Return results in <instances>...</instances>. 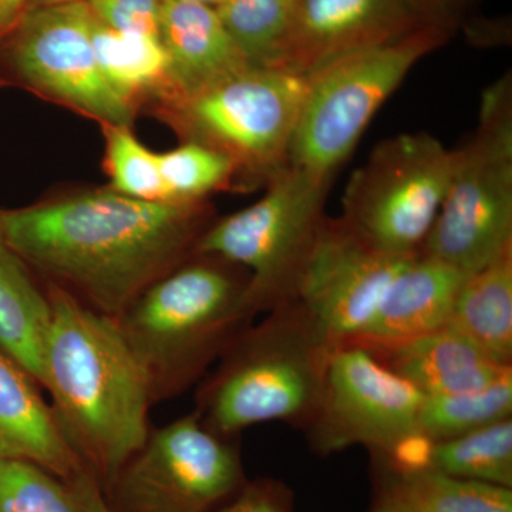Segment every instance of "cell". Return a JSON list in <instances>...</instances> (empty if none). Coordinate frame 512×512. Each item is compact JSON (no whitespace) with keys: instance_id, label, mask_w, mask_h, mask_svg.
I'll return each instance as SVG.
<instances>
[{"instance_id":"obj_1","label":"cell","mask_w":512,"mask_h":512,"mask_svg":"<svg viewBox=\"0 0 512 512\" xmlns=\"http://www.w3.org/2000/svg\"><path fill=\"white\" fill-rule=\"evenodd\" d=\"M202 217L198 204L134 200L111 190L0 210V229L46 284L117 319L195 254L208 228Z\"/></svg>"},{"instance_id":"obj_2","label":"cell","mask_w":512,"mask_h":512,"mask_svg":"<svg viewBox=\"0 0 512 512\" xmlns=\"http://www.w3.org/2000/svg\"><path fill=\"white\" fill-rule=\"evenodd\" d=\"M45 286L50 318L40 386L67 446L104 491L146 441L153 400L116 319Z\"/></svg>"},{"instance_id":"obj_3","label":"cell","mask_w":512,"mask_h":512,"mask_svg":"<svg viewBox=\"0 0 512 512\" xmlns=\"http://www.w3.org/2000/svg\"><path fill=\"white\" fill-rule=\"evenodd\" d=\"M248 286L242 266L195 252L116 319L146 376L153 404L173 400L200 383L255 322Z\"/></svg>"},{"instance_id":"obj_4","label":"cell","mask_w":512,"mask_h":512,"mask_svg":"<svg viewBox=\"0 0 512 512\" xmlns=\"http://www.w3.org/2000/svg\"><path fill=\"white\" fill-rule=\"evenodd\" d=\"M265 315L198 383L194 410L221 436L269 421L305 430L318 413L335 343L298 299Z\"/></svg>"},{"instance_id":"obj_5","label":"cell","mask_w":512,"mask_h":512,"mask_svg":"<svg viewBox=\"0 0 512 512\" xmlns=\"http://www.w3.org/2000/svg\"><path fill=\"white\" fill-rule=\"evenodd\" d=\"M333 177L286 165L244 210L208 225L197 254L220 256L249 274L255 315L296 299L299 279L325 221Z\"/></svg>"},{"instance_id":"obj_6","label":"cell","mask_w":512,"mask_h":512,"mask_svg":"<svg viewBox=\"0 0 512 512\" xmlns=\"http://www.w3.org/2000/svg\"><path fill=\"white\" fill-rule=\"evenodd\" d=\"M450 26L340 56L308 74L288 165L333 177L410 70L448 39Z\"/></svg>"},{"instance_id":"obj_7","label":"cell","mask_w":512,"mask_h":512,"mask_svg":"<svg viewBox=\"0 0 512 512\" xmlns=\"http://www.w3.org/2000/svg\"><path fill=\"white\" fill-rule=\"evenodd\" d=\"M512 245L511 80L484 94L473 137L454 148L446 198L421 252L470 275Z\"/></svg>"},{"instance_id":"obj_8","label":"cell","mask_w":512,"mask_h":512,"mask_svg":"<svg viewBox=\"0 0 512 512\" xmlns=\"http://www.w3.org/2000/svg\"><path fill=\"white\" fill-rule=\"evenodd\" d=\"M453 164L454 150L429 133L387 138L350 177L340 220L377 249L417 254L446 198Z\"/></svg>"},{"instance_id":"obj_9","label":"cell","mask_w":512,"mask_h":512,"mask_svg":"<svg viewBox=\"0 0 512 512\" xmlns=\"http://www.w3.org/2000/svg\"><path fill=\"white\" fill-rule=\"evenodd\" d=\"M237 437L221 436L198 413L151 429L103 491L111 512H214L244 487Z\"/></svg>"},{"instance_id":"obj_10","label":"cell","mask_w":512,"mask_h":512,"mask_svg":"<svg viewBox=\"0 0 512 512\" xmlns=\"http://www.w3.org/2000/svg\"><path fill=\"white\" fill-rule=\"evenodd\" d=\"M306 90L308 74L252 64L180 99L181 114L194 141L269 180L288 165Z\"/></svg>"},{"instance_id":"obj_11","label":"cell","mask_w":512,"mask_h":512,"mask_svg":"<svg viewBox=\"0 0 512 512\" xmlns=\"http://www.w3.org/2000/svg\"><path fill=\"white\" fill-rule=\"evenodd\" d=\"M424 396L359 346H339L330 356L318 413L306 427L320 454L363 446L396 457L423 439L419 414Z\"/></svg>"},{"instance_id":"obj_12","label":"cell","mask_w":512,"mask_h":512,"mask_svg":"<svg viewBox=\"0 0 512 512\" xmlns=\"http://www.w3.org/2000/svg\"><path fill=\"white\" fill-rule=\"evenodd\" d=\"M92 22L86 0L30 9L10 47V64L33 89L107 126H128L133 119L131 101L101 72Z\"/></svg>"},{"instance_id":"obj_13","label":"cell","mask_w":512,"mask_h":512,"mask_svg":"<svg viewBox=\"0 0 512 512\" xmlns=\"http://www.w3.org/2000/svg\"><path fill=\"white\" fill-rule=\"evenodd\" d=\"M417 254L384 252L340 217H326L303 268L296 299L318 319L336 348L349 345L373 318L393 279Z\"/></svg>"},{"instance_id":"obj_14","label":"cell","mask_w":512,"mask_h":512,"mask_svg":"<svg viewBox=\"0 0 512 512\" xmlns=\"http://www.w3.org/2000/svg\"><path fill=\"white\" fill-rule=\"evenodd\" d=\"M431 26H450V15L430 0H293L281 66L309 74Z\"/></svg>"},{"instance_id":"obj_15","label":"cell","mask_w":512,"mask_h":512,"mask_svg":"<svg viewBox=\"0 0 512 512\" xmlns=\"http://www.w3.org/2000/svg\"><path fill=\"white\" fill-rule=\"evenodd\" d=\"M467 276L419 252L393 279L366 328L345 346L377 355L444 328Z\"/></svg>"},{"instance_id":"obj_16","label":"cell","mask_w":512,"mask_h":512,"mask_svg":"<svg viewBox=\"0 0 512 512\" xmlns=\"http://www.w3.org/2000/svg\"><path fill=\"white\" fill-rule=\"evenodd\" d=\"M0 460L28 461L64 481L84 468L64 441L42 387L0 348Z\"/></svg>"},{"instance_id":"obj_17","label":"cell","mask_w":512,"mask_h":512,"mask_svg":"<svg viewBox=\"0 0 512 512\" xmlns=\"http://www.w3.org/2000/svg\"><path fill=\"white\" fill-rule=\"evenodd\" d=\"M160 40L178 99L252 66L212 6L161 0Z\"/></svg>"},{"instance_id":"obj_18","label":"cell","mask_w":512,"mask_h":512,"mask_svg":"<svg viewBox=\"0 0 512 512\" xmlns=\"http://www.w3.org/2000/svg\"><path fill=\"white\" fill-rule=\"evenodd\" d=\"M373 356L426 397L474 392L512 375V366L488 356L450 323Z\"/></svg>"},{"instance_id":"obj_19","label":"cell","mask_w":512,"mask_h":512,"mask_svg":"<svg viewBox=\"0 0 512 512\" xmlns=\"http://www.w3.org/2000/svg\"><path fill=\"white\" fill-rule=\"evenodd\" d=\"M370 512H512V490L427 467L393 466L380 480Z\"/></svg>"},{"instance_id":"obj_20","label":"cell","mask_w":512,"mask_h":512,"mask_svg":"<svg viewBox=\"0 0 512 512\" xmlns=\"http://www.w3.org/2000/svg\"><path fill=\"white\" fill-rule=\"evenodd\" d=\"M49 318L46 286L37 284L35 272L10 247L0 229V348L15 357L39 384Z\"/></svg>"},{"instance_id":"obj_21","label":"cell","mask_w":512,"mask_h":512,"mask_svg":"<svg viewBox=\"0 0 512 512\" xmlns=\"http://www.w3.org/2000/svg\"><path fill=\"white\" fill-rule=\"evenodd\" d=\"M448 323L488 356L512 366V245L467 276Z\"/></svg>"},{"instance_id":"obj_22","label":"cell","mask_w":512,"mask_h":512,"mask_svg":"<svg viewBox=\"0 0 512 512\" xmlns=\"http://www.w3.org/2000/svg\"><path fill=\"white\" fill-rule=\"evenodd\" d=\"M421 467L512 490V419L430 443Z\"/></svg>"},{"instance_id":"obj_23","label":"cell","mask_w":512,"mask_h":512,"mask_svg":"<svg viewBox=\"0 0 512 512\" xmlns=\"http://www.w3.org/2000/svg\"><path fill=\"white\" fill-rule=\"evenodd\" d=\"M92 40L101 72L124 99L131 101L144 87L167 80V53L160 37L120 32L93 16Z\"/></svg>"},{"instance_id":"obj_24","label":"cell","mask_w":512,"mask_h":512,"mask_svg":"<svg viewBox=\"0 0 512 512\" xmlns=\"http://www.w3.org/2000/svg\"><path fill=\"white\" fill-rule=\"evenodd\" d=\"M512 414V375L474 392L424 396L420 436L439 443L464 436Z\"/></svg>"},{"instance_id":"obj_25","label":"cell","mask_w":512,"mask_h":512,"mask_svg":"<svg viewBox=\"0 0 512 512\" xmlns=\"http://www.w3.org/2000/svg\"><path fill=\"white\" fill-rule=\"evenodd\" d=\"M293 0H222L218 15L242 55L254 66H281Z\"/></svg>"},{"instance_id":"obj_26","label":"cell","mask_w":512,"mask_h":512,"mask_svg":"<svg viewBox=\"0 0 512 512\" xmlns=\"http://www.w3.org/2000/svg\"><path fill=\"white\" fill-rule=\"evenodd\" d=\"M158 161L171 200L180 204H197L224 187L238 170L227 154L198 141L158 154Z\"/></svg>"},{"instance_id":"obj_27","label":"cell","mask_w":512,"mask_h":512,"mask_svg":"<svg viewBox=\"0 0 512 512\" xmlns=\"http://www.w3.org/2000/svg\"><path fill=\"white\" fill-rule=\"evenodd\" d=\"M0 512H84L69 481L28 461L0 460Z\"/></svg>"},{"instance_id":"obj_28","label":"cell","mask_w":512,"mask_h":512,"mask_svg":"<svg viewBox=\"0 0 512 512\" xmlns=\"http://www.w3.org/2000/svg\"><path fill=\"white\" fill-rule=\"evenodd\" d=\"M106 165L113 191L134 200L174 202L158 154L138 141L128 126H107Z\"/></svg>"},{"instance_id":"obj_29","label":"cell","mask_w":512,"mask_h":512,"mask_svg":"<svg viewBox=\"0 0 512 512\" xmlns=\"http://www.w3.org/2000/svg\"><path fill=\"white\" fill-rule=\"evenodd\" d=\"M94 18L120 32L160 37L161 0H86Z\"/></svg>"},{"instance_id":"obj_30","label":"cell","mask_w":512,"mask_h":512,"mask_svg":"<svg viewBox=\"0 0 512 512\" xmlns=\"http://www.w3.org/2000/svg\"><path fill=\"white\" fill-rule=\"evenodd\" d=\"M214 512H293L291 488L274 478L245 483L229 503Z\"/></svg>"},{"instance_id":"obj_31","label":"cell","mask_w":512,"mask_h":512,"mask_svg":"<svg viewBox=\"0 0 512 512\" xmlns=\"http://www.w3.org/2000/svg\"><path fill=\"white\" fill-rule=\"evenodd\" d=\"M84 512H111L100 484L86 470L69 480Z\"/></svg>"},{"instance_id":"obj_32","label":"cell","mask_w":512,"mask_h":512,"mask_svg":"<svg viewBox=\"0 0 512 512\" xmlns=\"http://www.w3.org/2000/svg\"><path fill=\"white\" fill-rule=\"evenodd\" d=\"M25 3L26 0H0V32L18 18Z\"/></svg>"},{"instance_id":"obj_33","label":"cell","mask_w":512,"mask_h":512,"mask_svg":"<svg viewBox=\"0 0 512 512\" xmlns=\"http://www.w3.org/2000/svg\"><path fill=\"white\" fill-rule=\"evenodd\" d=\"M82 2V0H32V8L39 6L59 5V3Z\"/></svg>"},{"instance_id":"obj_34","label":"cell","mask_w":512,"mask_h":512,"mask_svg":"<svg viewBox=\"0 0 512 512\" xmlns=\"http://www.w3.org/2000/svg\"><path fill=\"white\" fill-rule=\"evenodd\" d=\"M430 2L434 3L436 6H439L440 9H443L444 12L450 15L451 5H453L454 2H458V0H430Z\"/></svg>"},{"instance_id":"obj_35","label":"cell","mask_w":512,"mask_h":512,"mask_svg":"<svg viewBox=\"0 0 512 512\" xmlns=\"http://www.w3.org/2000/svg\"><path fill=\"white\" fill-rule=\"evenodd\" d=\"M174 2L201 3V5H208L212 6V8H217V6L220 5L222 0H174Z\"/></svg>"}]
</instances>
